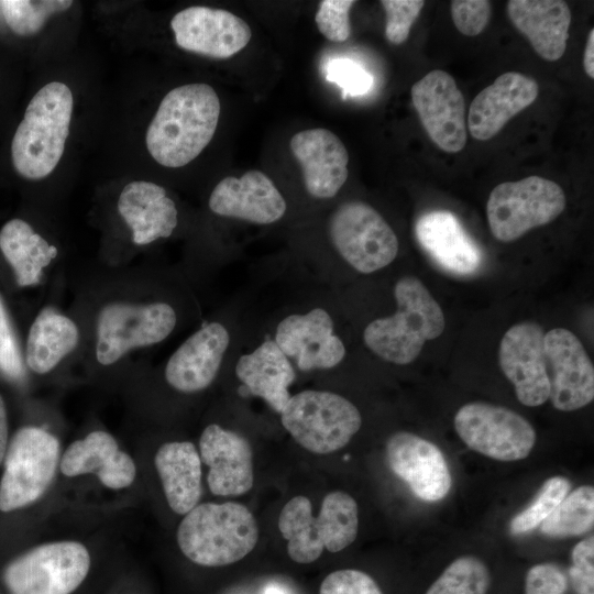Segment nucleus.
<instances>
[{"instance_id":"a18cd8bd","label":"nucleus","mask_w":594,"mask_h":594,"mask_svg":"<svg viewBox=\"0 0 594 594\" xmlns=\"http://www.w3.org/2000/svg\"><path fill=\"white\" fill-rule=\"evenodd\" d=\"M583 67L590 78H594V29H591L587 35L584 54Z\"/></svg>"},{"instance_id":"4c0bfd02","label":"nucleus","mask_w":594,"mask_h":594,"mask_svg":"<svg viewBox=\"0 0 594 594\" xmlns=\"http://www.w3.org/2000/svg\"><path fill=\"white\" fill-rule=\"evenodd\" d=\"M353 0H323L315 16L320 33L332 42H344L351 34L350 10Z\"/></svg>"},{"instance_id":"37998d69","label":"nucleus","mask_w":594,"mask_h":594,"mask_svg":"<svg viewBox=\"0 0 594 594\" xmlns=\"http://www.w3.org/2000/svg\"><path fill=\"white\" fill-rule=\"evenodd\" d=\"M569 581L565 573L553 563L531 566L525 579V594H566Z\"/></svg>"},{"instance_id":"bb28decb","label":"nucleus","mask_w":594,"mask_h":594,"mask_svg":"<svg viewBox=\"0 0 594 594\" xmlns=\"http://www.w3.org/2000/svg\"><path fill=\"white\" fill-rule=\"evenodd\" d=\"M59 470L68 477L92 473L111 490L129 487L136 475L133 459L102 429L91 430L73 441L61 459Z\"/></svg>"},{"instance_id":"f257e3e1","label":"nucleus","mask_w":594,"mask_h":594,"mask_svg":"<svg viewBox=\"0 0 594 594\" xmlns=\"http://www.w3.org/2000/svg\"><path fill=\"white\" fill-rule=\"evenodd\" d=\"M85 333L80 365L91 376L131 373L142 353L197 312L182 277L164 268L101 266L81 276L68 305Z\"/></svg>"},{"instance_id":"e433bc0d","label":"nucleus","mask_w":594,"mask_h":594,"mask_svg":"<svg viewBox=\"0 0 594 594\" xmlns=\"http://www.w3.org/2000/svg\"><path fill=\"white\" fill-rule=\"evenodd\" d=\"M386 14L385 36L394 45L408 38L410 29L425 6L422 0H382Z\"/></svg>"},{"instance_id":"a878e982","label":"nucleus","mask_w":594,"mask_h":594,"mask_svg":"<svg viewBox=\"0 0 594 594\" xmlns=\"http://www.w3.org/2000/svg\"><path fill=\"white\" fill-rule=\"evenodd\" d=\"M537 81L521 73L499 75L473 99L468 113V128L479 141L494 138L517 113L538 97Z\"/></svg>"},{"instance_id":"423d86ee","label":"nucleus","mask_w":594,"mask_h":594,"mask_svg":"<svg viewBox=\"0 0 594 594\" xmlns=\"http://www.w3.org/2000/svg\"><path fill=\"white\" fill-rule=\"evenodd\" d=\"M278 528L287 540L289 558L297 563L315 562L323 549L339 552L349 547L359 530V508L352 496L342 491L326 495L317 517L305 496H295L283 507Z\"/></svg>"},{"instance_id":"393cba45","label":"nucleus","mask_w":594,"mask_h":594,"mask_svg":"<svg viewBox=\"0 0 594 594\" xmlns=\"http://www.w3.org/2000/svg\"><path fill=\"white\" fill-rule=\"evenodd\" d=\"M290 150L309 195L327 199L338 194L349 176V154L334 133L323 128L300 131L292 138Z\"/></svg>"},{"instance_id":"39448f33","label":"nucleus","mask_w":594,"mask_h":594,"mask_svg":"<svg viewBox=\"0 0 594 594\" xmlns=\"http://www.w3.org/2000/svg\"><path fill=\"white\" fill-rule=\"evenodd\" d=\"M258 539L252 513L239 503H202L189 510L177 529L183 554L196 564L222 566L243 559Z\"/></svg>"},{"instance_id":"1a4fd4ad","label":"nucleus","mask_w":594,"mask_h":594,"mask_svg":"<svg viewBox=\"0 0 594 594\" xmlns=\"http://www.w3.org/2000/svg\"><path fill=\"white\" fill-rule=\"evenodd\" d=\"M280 421L304 449L328 454L350 442L362 417L354 404L337 393L306 389L290 396Z\"/></svg>"},{"instance_id":"9b49d317","label":"nucleus","mask_w":594,"mask_h":594,"mask_svg":"<svg viewBox=\"0 0 594 594\" xmlns=\"http://www.w3.org/2000/svg\"><path fill=\"white\" fill-rule=\"evenodd\" d=\"M565 208V195L553 180L529 176L494 187L486 204L492 234L514 241L529 230L553 221Z\"/></svg>"},{"instance_id":"4be33fe9","label":"nucleus","mask_w":594,"mask_h":594,"mask_svg":"<svg viewBox=\"0 0 594 594\" xmlns=\"http://www.w3.org/2000/svg\"><path fill=\"white\" fill-rule=\"evenodd\" d=\"M116 209L135 251L172 237L178 226L175 201L164 187L152 182L128 183L119 194Z\"/></svg>"},{"instance_id":"f8f14e48","label":"nucleus","mask_w":594,"mask_h":594,"mask_svg":"<svg viewBox=\"0 0 594 594\" xmlns=\"http://www.w3.org/2000/svg\"><path fill=\"white\" fill-rule=\"evenodd\" d=\"M329 235L339 255L356 272L371 274L397 256L396 233L372 206L348 201L329 219Z\"/></svg>"},{"instance_id":"6e6552de","label":"nucleus","mask_w":594,"mask_h":594,"mask_svg":"<svg viewBox=\"0 0 594 594\" xmlns=\"http://www.w3.org/2000/svg\"><path fill=\"white\" fill-rule=\"evenodd\" d=\"M64 286L65 279L47 292L22 341L23 363L29 380L51 377L72 365H80L85 333L72 308L62 305Z\"/></svg>"},{"instance_id":"412c9836","label":"nucleus","mask_w":594,"mask_h":594,"mask_svg":"<svg viewBox=\"0 0 594 594\" xmlns=\"http://www.w3.org/2000/svg\"><path fill=\"white\" fill-rule=\"evenodd\" d=\"M386 460L421 501L439 502L450 492L452 479L441 450L415 433L398 431L386 442Z\"/></svg>"},{"instance_id":"0eeeda50","label":"nucleus","mask_w":594,"mask_h":594,"mask_svg":"<svg viewBox=\"0 0 594 594\" xmlns=\"http://www.w3.org/2000/svg\"><path fill=\"white\" fill-rule=\"evenodd\" d=\"M58 438L28 424L10 438L0 475V514L11 515L37 502L51 485L59 461Z\"/></svg>"},{"instance_id":"ddd939ff","label":"nucleus","mask_w":594,"mask_h":594,"mask_svg":"<svg viewBox=\"0 0 594 594\" xmlns=\"http://www.w3.org/2000/svg\"><path fill=\"white\" fill-rule=\"evenodd\" d=\"M454 428L471 450L506 462L527 458L537 438L530 422L516 411L481 402L463 405Z\"/></svg>"},{"instance_id":"f704fd0d","label":"nucleus","mask_w":594,"mask_h":594,"mask_svg":"<svg viewBox=\"0 0 594 594\" xmlns=\"http://www.w3.org/2000/svg\"><path fill=\"white\" fill-rule=\"evenodd\" d=\"M570 490L571 482L563 476H552L544 481L534 501L512 519L510 534L522 535L539 527L569 494Z\"/></svg>"},{"instance_id":"f03ea898","label":"nucleus","mask_w":594,"mask_h":594,"mask_svg":"<svg viewBox=\"0 0 594 594\" xmlns=\"http://www.w3.org/2000/svg\"><path fill=\"white\" fill-rule=\"evenodd\" d=\"M220 116V101L207 84L174 88L162 99L145 135L151 156L177 168L194 161L211 141Z\"/></svg>"},{"instance_id":"2f4dec72","label":"nucleus","mask_w":594,"mask_h":594,"mask_svg":"<svg viewBox=\"0 0 594 594\" xmlns=\"http://www.w3.org/2000/svg\"><path fill=\"white\" fill-rule=\"evenodd\" d=\"M594 524V488L582 485L569 492L552 514L540 525L542 534L553 538L578 537Z\"/></svg>"},{"instance_id":"6ab92c4d","label":"nucleus","mask_w":594,"mask_h":594,"mask_svg":"<svg viewBox=\"0 0 594 594\" xmlns=\"http://www.w3.org/2000/svg\"><path fill=\"white\" fill-rule=\"evenodd\" d=\"M170 28L180 48L212 58L233 56L252 37L244 20L230 11L205 6H193L177 12Z\"/></svg>"},{"instance_id":"7c9ffc66","label":"nucleus","mask_w":594,"mask_h":594,"mask_svg":"<svg viewBox=\"0 0 594 594\" xmlns=\"http://www.w3.org/2000/svg\"><path fill=\"white\" fill-rule=\"evenodd\" d=\"M154 464L173 512L186 515L198 505L201 496V459L193 442H165L156 451Z\"/></svg>"},{"instance_id":"a211bd4d","label":"nucleus","mask_w":594,"mask_h":594,"mask_svg":"<svg viewBox=\"0 0 594 594\" xmlns=\"http://www.w3.org/2000/svg\"><path fill=\"white\" fill-rule=\"evenodd\" d=\"M544 334L538 323L520 322L505 332L499 344L501 369L513 383L517 399L528 407L549 399Z\"/></svg>"},{"instance_id":"4468645a","label":"nucleus","mask_w":594,"mask_h":594,"mask_svg":"<svg viewBox=\"0 0 594 594\" xmlns=\"http://www.w3.org/2000/svg\"><path fill=\"white\" fill-rule=\"evenodd\" d=\"M230 345L231 333L224 322L205 321L157 369L158 376L176 393H201L217 380Z\"/></svg>"},{"instance_id":"20e7f679","label":"nucleus","mask_w":594,"mask_h":594,"mask_svg":"<svg viewBox=\"0 0 594 594\" xmlns=\"http://www.w3.org/2000/svg\"><path fill=\"white\" fill-rule=\"evenodd\" d=\"M74 107L69 87L61 81L43 86L29 102L11 143L15 170L37 180L48 176L61 161Z\"/></svg>"},{"instance_id":"aec40b11","label":"nucleus","mask_w":594,"mask_h":594,"mask_svg":"<svg viewBox=\"0 0 594 594\" xmlns=\"http://www.w3.org/2000/svg\"><path fill=\"white\" fill-rule=\"evenodd\" d=\"M0 252L21 289L47 288L65 279L59 249L28 221L13 218L0 229Z\"/></svg>"},{"instance_id":"f3484780","label":"nucleus","mask_w":594,"mask_h":594,"mask_svg":"<svg viewBox=\"0 0 594 594\" xmlns=\"http://www.w3.org/2000/svg\"><path fill=\"white\" fill-rule=\"evenodd\" d=\"M544 353L554 408L572 411L594 398V367L579 338L564 328L544 334Z\"/></svg>"},{"instance_id":"79ce46f5","label":"nucleus","mask_w":594,"mask_h":594,"mask_svg":"<svg viewBox=\"0 0 594 594\" xmlns=\"http://www.w3.org/2000/svg\"><path fill=\"white\" fill-rule=\"evenodd\" d=\"M569 574L575 594H594V537L576 543L571 554Z\"/></svg>"},{"instance_id":"ea45409f","label":"nucleus","mask_w":594,"mask_h":594,"mask_svg":"<svg viewBox=\"0 0 594 594\" xmlns=\"http://www.w3.org/2000/svg\"><path fill=\"white\" fill-rule=\"evenodd\" d=\"M327 79L336 82L344 96H359L367 92L373 84L372 76L359 64L349 58H337L327 66Z\"/></svg>"},{"instance_id":"473e14b6","label":"nucleus","mask_w":594,"mask_h":594,"mask_svg":"<svg viewBox=\"0 0 594 594\" xmlns=\"http://www.w3.org/2000/svg\"><path fill=\"white\" fill-rule=\"evenodd\" d=\"M490 584L486 564L476 557L463 556L444 569L426 594H486Z\"/></svg>"},{"instance_id":"9d476101","label":"nucleus","mask_w":594,"mask_h":594,"mask_svg":"<svg viewBox=\"0 0 594 594\" xmlns=\"http://www.w3.org/2000/svg\"><path fill=\"white\" fill-rule=\"evenodd\" d=\"M90 564L81 542L55 541L15 556L1 578L9 594H72L88 575Z\"/></svg>"},{"instance_id":"7ed1b4c3","label":"nucleus","mask_w":594,"mask_h":594,"mask_svg":"<svg viewBox=\"0 0 594 594\" xmlns=\"http://www.w3.org/2000/svg\"><path fill=\"white\" fill-rule=\"evenodd\" d=\"M394 297L396 311L371 321L363 331V341L380 359L406 365L416 360L428 340L442 333L446 320L439 304L415 276L398 279Z\"/></svg>"},{"instance_id":"58836bf2","label":"nucleus","mask_w":594,"mask_h":594,"mask_svg":"<svg viewBox=\"0 0 594 594\" xmlns=\"http://www.w3.org/2000/svg\"><path fill=\"white\" fill-rule=\"evenodd\" d=\"M450 10L455 28L466 36L482 33L492 13L491 2L486 0H453Z\"/></svg>"},{"instance_id":"5701e85b","label":"nucleus","mask_w":594,"mask_h":594,"mask_svg":"<svg viewBox=\"0 0 594 594\" xmlns=\"http://www.w3.org/2000/svg\"><path fill=\"white\" fill-rule=\"evenodd\" d=\"M199 455L208 468L207 483L218 496H239L253 486L252 449L239 433L209 424L199 438Z\"/></svg>"},{"instance_id":"b1692460","label":"nucleus","mask_w":594,"mask_h":594,"mask_svg":"<svg viewBox=\"0 0 594 594\" xmlns=\"http://www.w3.org/2000/svg\"><path fill=\"white\" fill-rule=\"evenodd\" d=\"M208 207L217 216L256 224L274 223L287 209L277 187L260 170L220 180L209 196Z\"/></svg>"},{"instance_id":"2eb2a0df","label":"nucleus","mask_w":594,"mask_h":594,"mask_svg":"<svg viewBox=\"0 0 594 594\" xmlns=\"http://www.w3.org/2000/svg\"><path fill=\"white\" fill-rule=\"evenodd\" d=\"M272 339L301 372L332 369L346 353L331 315L322 307L285 316L277 322Z\"/></svg>"},{"instance_id":"c756f323","label":"nucleus","mask_w":594,"mask_h":594,"mask_svg":"<svg viewBox=\"0 0 594 594\" xmlns=\"http://www.w3.org/2000/svg\"><path fill=\"white\" fill-rule=\"evenodd\" d=\"M235 375L249 393L280 414L292 396L289 386L296 380V369L275 341L266 338L238 359Z\"/></svg>"},{"instance_id":"72a5a7b5","label":"nucleus","mask_w":594,"mask_h":594,"mask_svg":"<svg viewBox=\"0 0 594 594\" xmlns=\"http://www.w3.org/2000/svg\"><path fill=\"white\" fill-rule=\"evenodd\" d=\"M72 4L70 0L0 1L7 24L15 34L22 36L37 33L52 14L67 10Z\"/></svg>"},{"instance_id":"a19ab883","label":"nucleus","mask_w":594,"mask_h":594,"mask_svg":"<svg viewBox=\"0 0 594 594\" xmlns=\"http://www.w3.org/2000/svg\"><path fill=\"white\" fill-rule=\"evenodd\" d=\"M319 594H383L377 583L360 570L345 569L328 574Z\"/></svg>"},{"instance_id":"49530a36","label":"nucleus","mask_w":594,"mask_h":594,"mask_svg":"<svg viewBox=\"0 0 594 594\" xmlns=\"http://www.w3.org/2000/svg\"><path fill=\"white\" fill-rule=\"evenodd\" d=\"M264 594H285V593L276 586H268L265 588Z\"/></svg>"},{"instance_id":"c03bdc74","label":"nucleus","mask_w":594,"mask_h":594,"mask_svg":"<svg viewBox=\"0 0 594 594\" xmlns=\"http://www.w3.org/2000/svg\"><path fill=\"white\" fill-rule=\"evenodd\" d=\"M11 435L7 400L0 392V469L6 457Z\"/></svg>"},{"instance_id":"c85d7f7f","label":"nucleus","mask_w":594,"mask_h":594,"mask_svg":"<svg viewBox=\"0 0 594 594\" xmlns=\"http://www.w3.org/2000/svg\"><path fill=\"white\" fill-rule=\"evenodd\" d=\"M507 13L541 58L556 62L563 56L572 20L565 1L510 0Z\"/></svg>"},{"instance_id":"cd10ccee","label":"nucleus","mask_w":594,"mask_h":594,"mask_svg":"<svg viewBox=\"0 0 594 594\" xmlns=\"http://www.w3.org/2000/svg\"><path fill=\"white\" fill-rule=\"evenodd\" d=\"M420 246L442 268L461 275L474 273L482 254L455 215L432 210L421 215L415 224Z\"/></svg>"},{"instance_id":"c9c22d12","label":"nucleus","mask_w":594,"mask_h":594,"mask_svg":"<svg viewBox=\"0 0 594 594\" xmlns=\"http://www.w3.org/2000/svg\"><path fill=\"white\" fill-rule=\"evenodd\" d=\"M0 377L14 386L29 378L23 363L22 340L3 294L0 290Z\"/></svg>"},{"instance_id":"dca6fc26","label":"nucleus","mask_w":594,"mask_h":594,"mask_svg":"<svg viewBox=\"0 0 594 594\" xmlns=\"http://www.w3.org/2000/svg\"><path fill=\"white\" fill-rule=\"evenodd\" d=\"M411 101L432 142L447 153L466 144L465 101L454 78L435 69L411 87Z\"/></svg>"}]
</instances>
